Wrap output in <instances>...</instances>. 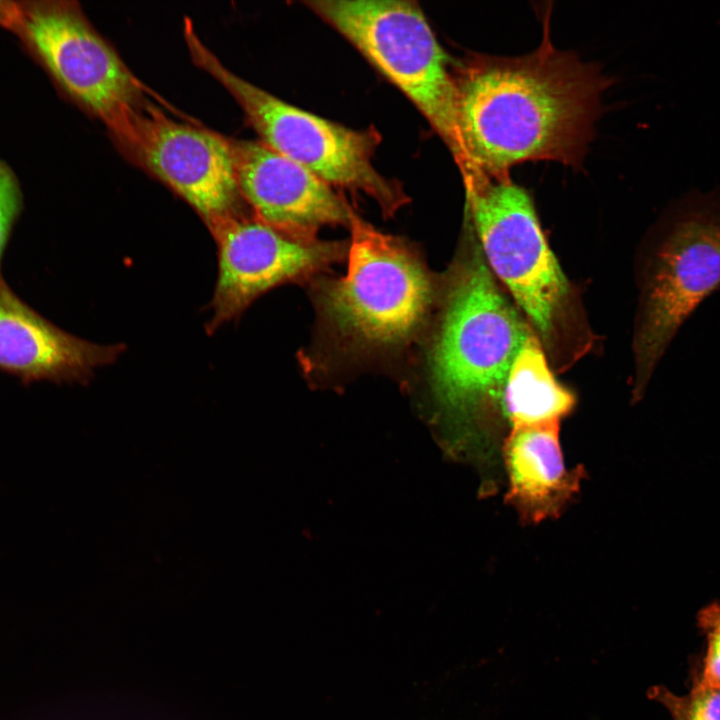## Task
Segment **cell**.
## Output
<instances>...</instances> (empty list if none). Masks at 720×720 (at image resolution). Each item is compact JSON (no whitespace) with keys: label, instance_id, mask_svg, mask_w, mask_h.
Instances as JSON below:
<instances>
[{"label":"cell","instance_id":"4","mask_svg":"<svg viewBox=\"0 0 720 720\" xmlns=\"http://www.w3.org/2000/svg\"><path fill=\"white\" fill-rule=\"evenodd\" d=\"M306 5L414 103L449 148L466 191L475 189L479 179L460 131L456 80L421 9L399 0H316Z\"/></svg>","mask_w":720,"mask_h":720},{"label":"cell","instance_id":"10","mask_svg":"<svg viewBox=\"0 0 720 720\" xmlns=\"http://www.w3.org/2000/svg\"><path fill=\"white\" fill-rule=\"evenodd\" d=\"M127 151L189 203L208 228L238 215L234 142L148 107L137 118Z\"/></svg>","mask_w":720,"mask_h":720},{"label":"cell","instance_id":"7","mask_svg":"<svg viewBox=\"0 0 720 720\" xmlns=\"http://www.w3.org/2000/svg\"><path fill=\"white\" fill-rule=\"evenodd\" d=\"M69 98L99 117L126 150L142 113L139 81L77 2H15L8 29Z\"/></svg>","mask_w":720,"mask_h":720},{"label":"cell","instance_id":"2","mask_svg":"<svg viewBox=\"0 0 720 720\" xmlns=\"http://www.w3.org/2000/svg\"><path fill=\"white\" fill-rule=\"evenodd\" d=\"M346 273L318 291L325 331L345 351L399 350L424 326L434 296L431 274L402 240L377 231L355 213Z\"/></svg>","mask_w":720,"mask_h":720},{"label":"cell","instance_id":"16","mask_svg":"<svg viewBox=\"0 0 720 720\" xmlns=\"http://www.w3.org/2000/svg\"><path fill=\"white\" fill-rule=\"evenodd\" d=\"M698 626L706 637L707 646L702 673L696 678L707 686L720 689V604L702 610Z\"/></svg>","mask_w":720,"mask_h":720},{"label":"cell","instance_id":"14","mask_svg":"<svg viewBox=\"0 0 720 720\" xmlns=\"http://www.w3.org/2000/svg\"><path fill=\"white\" fill-rule=\"evenodd\" d=\"M500 403L512 427L560 423L574 407V395L556 381L532 333L512 362Z\"/></svg>","mask_w":720,"mask_h":720},{"label":"cell","instance_id":"15","mask_svg":"<svg viewBox=\"0 0 720 720\" xmlns=\"http://www.w3.org/2000/svg\"><path fill=\"white\" fill-rule=\"evenodd\" d=\"M647 696L663 705L673 720H720V689L707 686L696 677L685 695L655 685L648 689Z\"/></svg>","mask_w":720,"mask_h":720},{"label":"cell","instance_id":"9","mask_svg":"<svg viewBox=\"0 0 720 720\" xmlns=\"http://www.w3.org/2000/svg\"><path fill=\"white\" fill-rule=\"evenodd\" d=\"M209 229L218 249L209 333L239 317L268 290L310 278L348 253L346 244L288 233L255 217L231 216Z\"/></svg>","mask_w":720,"mask_h":720},{"label":"cell","instance_id":"5","mask_svg":"<svg viewBox=\"0 0 720 720\" xmlns=\"http://www.w3.org/2000/svg\"><path fill=\"white\" fill-rule=\"evenodd\" d=\"M530 333L484 259L474 255L450 286L431 349V383L439 401L463 420H479L500 403L512 362Z\"/></svg>","mask_w":720,"mask_h":720},{"label":"cell","instance_id":"12","mask_svg":"<svg viewBox=\"0 0 720 720\" xmlns=\"http://www.w3.org/2000/svg\"><path fill=\"white\" fill-rule=\"evenodd\" d=\"M124 350L123 344H95L57 327L23 302L0 275V371L26 384L87 382Z\"/></svg>","mask_w":720,"mask_h":720},{"label":"cell","instance_id":"18","mask_svg":"<svg viewBox=\"0 0 720 720\" xmlns=\"http://www.w3.org/2000/svg\"><path fill=\"white\" fill-rule=\"evenodd\" d=\"M15 7L14 1H0V26L8 29Z\"/></svg>","mask_w":720,"mask_h":720},{"label":"cell","instance_id":"13","mask_svg":"<svg viewBox=\"0 0 720 720\" xmlns=\"http://www.w3.org/2000/svg\"><path fill=\"white\" fill-rule=\"evenodd\" d=\"M559 424L512 427L503 444L505 501L528 524L556 518L579 490L582 467L568 469Z\"/></svg>","mask_w":720,"mask_h":720},{"label":"cell","instance_id":"3","mask_svg":"<svg viewBox=\"0 0 720 720\" xmlns=\"http://www.w3.org/2000/svg\"><path fill=\"white\" fill-rule=\"evenodd\" d=\"M720 289V185L672 201L644 257L634 341L636 393L683 324Z\"/></svg>","mask_w":720,"mask_h":720},{"label":"cell","instance_id":"8","mask_svg":"<svg viewBox=\"0 0 720 720\" xmlns=\"http://www.w3.org/2000/svg\"><path fill=\"white\" fill-rule=\"evenodd\" d=\"M467 203L491 270L543 340L552 344L567 320L571 289L529 194L503 177L489 180L467 196Z\"/></svg>","mask_w":720,"mask_h":720},{"label":"cell","instance_id":"1","mask_svg":"<svg viewBox=\"0 0 720 720\" xmlns=\"http://www.w3.org/2000/svg\"><path fill=\"white\" fill-rule=\"evenodd\" d=\"M456 84L461 135L484 184L525 161L578 166L609 80L545 35L526 55L473 57Z\"/></svg>","mask_w":720,"mask_h":720},{"label":"cell","instance_id":"11","mask_svg":"<svg viewBox=\"0 0 720 720\" xmlns=\"http://www.w3.org/2000/svg\"><path fill=\"white\" fill-rule=\"evenodd\" d=\"M240 195L255 218L285 232L315 236L350 225L354 212L333 187L261 141L234 142Z\"/></svg>","mask_w":720,"mask_h":720},{"label":"cell","instance_id":"6","mask_svg":"<svg viewBox=\"0 0 720 720\" xmlns=\"http://www.w3.org/2000/svg\"><path fill=\"white\" fill-rule=\"evenodd\" d=\"M184 36L192 59L236 99L261 142L302 165L332 187L362 192L385 216L408 198L398 183L372 163L380 137L375 130H354L309 113L244 80L201 41L189 19Z\"/></svg>","mask_w":720,"mask_h":720},{"label":"cell","instance_id":"17","mask_svg":"<svg viewBox=\"0 0 720 720\" xmlns=\"http://www.w3.org/2000/svg\"><path fill=\"white\" fill-rule=\"evenodd\" d=\"M22 208L23 194L18 178L11 167L0 160V264Z\"/></svg>","mask_w":720,"mask_h":720}]
</instances>
